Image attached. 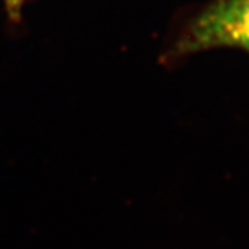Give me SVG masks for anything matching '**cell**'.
Segmentation results:
<instances>
[{"label":"cell","instance_id":"7a4b0ae2","mask_svg":"<svg viewBox=\"0 0 249 249\" xmlns=\"http://www.w3.org/2000/svg\"><path fill=\"white\" fill-rule=\"evenodd\" d=\"M6 9L9 11V16L14 19H17L21 16V10L25 3V0H3Z\"/></svg>","mask_w":249,"mask_h":249},{"label":"cell","instance_id":"6da1fadb","mask_svg":"<svg viewBox=\"0 0 249 249\" xmlns=\"http://www.w3.org/2000/svg\"><path fill=\"white\" fill-rule=\"evenodd\" d=\"M219 47L249 53V0H212L183 32L178 53L191 54Z\"/></svg>","mask_w":249,"mask_h":249}]
</instances>
